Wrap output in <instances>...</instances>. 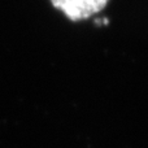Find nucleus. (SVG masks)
Returning a JSON list of instances; mask_svg holds the SVG:
<instances>
[{
	"mask_svg": "<svg viewBox=\"0 0 148 148\" xmlns=\"http://www.w3.org/2000/svg\"><path fill=\"white\" fill-rule=\"evenodd\" d=\"M109 0H51L52 5L72 21H83L101 12Z\"/></svg>",
	"mask_w": 148,
	"mask_h": 148,
	"instance_id": "nucleus-1",
	"label": "nucleus"
}]
</instances>
